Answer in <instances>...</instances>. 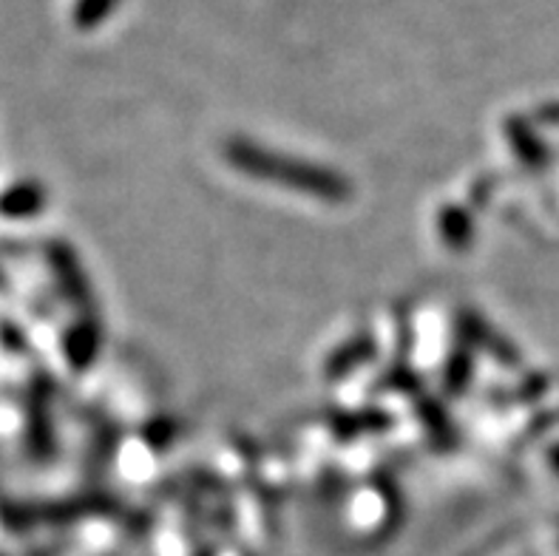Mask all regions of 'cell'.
Returning a JSON list of instances; mask_svg holds the SVG:
<instances>
[{
	"label": "cell",
	"instance_id": "1",
	"mask_svg": "<svg viewBox=\"0 0 559 556\" xmlns=\"http://www.w3.org/2000/svg\"><path fill=\"white\" fill-rule=\"evenodd\" d=\"M225 156L227 163L241 170V174H248V177L284 185V188L305 193L310 199H319V202L344 204L353 199V182L344 174H335L326 165L307 163V159H298V156L267 151L259 142L230 140L225 145Z\"/></svg>",
	"mask_w": 559,
	"mask_h": 556
},
{
	"label": "cell",
	"instance_id": "2",
	"mask_svg": "<svg viewBox=\"0 0 559 556\" xmlns=\"http://www.w3.org/2000/svg\"><path fill=\"white\" fill-rule=\"evenodd\" d=\"M46 208V190L37 182H17L9 185L0 193V216L7 218H32Z\"/></svg>",
	"mask_w": 559,
	"mask_h": 556
},
{
	"label": "cell",
	"instance_id": "3",
	"mask_svg": "<svg viewBox=\"0 0 559 556\" xmlns=\"http://www.w3.org/2000/svg\"><path fill=\"white\" fill-rule=\"evenodd\" d=\"M97 324L88 321V324H78L74 330L69 332V339H66V353H69V360L74 367H85V364H92L94 355L99 350V335H97Z\"/></svg>",
	"mask_w": 559,
	"mask_h": 556
},
{
	"label": "cell",
	"instance_id": "4",
	"mask_svg": "<svg viewBox=\"0 0 559 556\" xmlns=\"http://www.w3.org/2000/svg\"><path fill=\"white\" fill-rule=\"evenodd\" d=\"M468 225V218L463 211H443V239L449 241L452 247H463L468 239H472V227H461Z\"/></svg>",
	"mask_w": 559,
	"mask_h": 556
},
{
	"label": "cell",
	"instance_id": "5",
	"mask_svg": "<svg viewBox=\"0 0 559 556\" xmlns=\"http://www.w3.org/2000/svg\"><path fill=\"white\" fill-rule=\"evenodd\" d=\"M551 460H554V469H557V472H559V449L551 451Z\"/></svg>",
	"mask_w": 559,
	"mask_h": 556
}]
</instances>
